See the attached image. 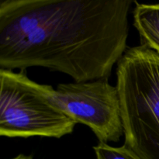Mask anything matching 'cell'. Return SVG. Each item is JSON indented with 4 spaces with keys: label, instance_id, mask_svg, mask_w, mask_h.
Wrapping results in <instances>:
<instances>
[{
    "label": "cell",
    "instance_id": "2",
    "mask_svg": "<svg viewBox=\"0 0 159 159\" xmlns=\"http://www.w3.org/2000/svg\"><path fill=\"white\" fill-rule=\"evenodd\" d=\"M125 144L141 159H159V54L127 48L116 66Z\"/></svg>",
    "mask_w": 159,
    "mask_h": 159
},
{
    "label": "cell",
    "instance_id": "7",
    "mask_svg": "<svg viewBox=\"0 0 159 159\" xmlns=\"http://www.w3.org/2000/svg\"><path fill=\"white\" fill-rule=\"evenodd\" d=\"M10 159H34L31 155H25L23 154H20V155H17V156L14 157V158H10Z\"/></svg>",
    "mask_w": 159,
    "mask_h": 159
},
{
    "label": "cell",
    "instance_id": "1",
    "mask_svg": "<svg viewBox=\"0 0 159 159\" xmlns=\"http://www.w3.org/2000/svg\"><path fill=\"white\" fill-rule=\"evenodd\" d=\"M131 0H3L0 68L42 67L75 82L110 78L127 51Z\"/></svg>",
    "mask_w": 159,
    "mask_h": 159
},
{
    "label": "cell",
    "instance_id": "5",
    "mask_svg": "<svg viewBox=\"0 0 159 159\" xmlns=\"http://www.w3.org/2000/svg\"><path fill=\"white\" fill-rule=\"evenodd\" d=\"M134 26L141 37V43L159 54V2L146 4L134 1Z\"/></svg>",
    "mask_w": 159,
    "mask_h": 159
},
{
    "label": "cell",
    "instance_id": "3",
    "mask_svg": "<svg viewBox=\"0 0 159 159\" xmlns=\"http://www.w3.org/2000/svg\"><path fill=\"white\" fill-rule=\"evenodd\" d=\"M54 91L23 71L0 68V135L61 138L72 133L77 124L57 105Z\"/></svg>",
    "mask_w": 159,
    "mask_h": 159
},
{
    "label": "cell",
    "instance_id": "6",
    "mask_svg": "<svg viewBox=\"0 0 159 159\" xmlns=\"http://www.w3.org/2000/svg\"><path fill=\"white\" fill-rule=\"evenodd\" d=\"M93 149L96 159H141L125 144L113 147L107 143L99 142Z\"/></svg>",
    "mask_w": 159,
    "mask_h": 159
},
{
    "label": "cell",
    "instance_id": "4",
    "mask_svg": "<svg viewBox=\"0 0 159 159\" xmlns=\"http://www.w3.org/2000/svg\"><path fill=\"white\" fill-rule=\"evenodd\" d=\"M54 99L68 117L89 127L99 142H117L124 134L118 89L106 79L59 84Z\"/></svg>",
    "mask_w": 159,
    "mask_h": 159
}]
</instances>
